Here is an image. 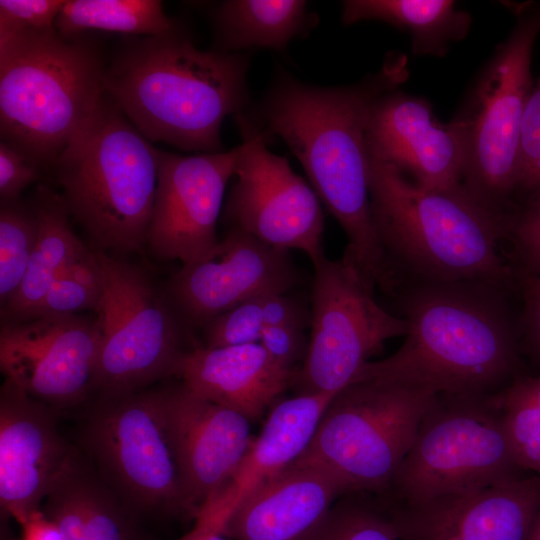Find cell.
<instances>
[{"mask_svg": "<svg viewBox=\"0 0 540 540\" xmlns=\"http://www.w3.org/2000/svg\"><path fill=\"white\" fill-rule=\"evenodd\" d=\"M368 156L410 173L419 186L450 190L462 184L466 159L463 130L441 123L424 98L394 89L373 104L366 133Z\"/></svg>", "mask_w": 540, "mask_h": 540, "instance_id": "d6986e66", "label": "cell"}, {"mask_svg": "<svg viewBox=\"0 0 540 540\" xmlns=\"http://www.w3.org/2000/svg\"><path fill=\"white\" fill-rule=\"evenodd\" d=\"M509 293L480 281H404L396 296L407 325L403 344L364 363L352 382L400 383L434 394L498 393L523 373Z\"/></svg>", "mask_w": 540, "mask_h": 540, "instance_id": "7a4b0ae2", "label": "cell"}, {"mask_svg": "<svg viewBox=\"0 0 540 540\" xmlns=\"http://www.w3.org/2000/svg\"><path fill=\"white\" fill-rule=\"evenodd\" d=\"M364 495L342 496L305 540H399L389 506Z\"/></svg>", "mask_w": 540, "mask_h": 540, "instance_id": "1f68e13d", "label": "cell"}, {"mask_svg": "<svg viewBox=\"0 0 540 540\" xmlns=\"http://www.w3.org/2000/svg\"><path fill=\"white\" fill-rule=\"evenodd\" d=\"M540 33V4L526 6L509 36L481 70L453 118L462 128V184L479 203L506 217L518 188L521 124L533 87L531 56Z\"/></svg>", "mask_w": 540, "mask_h": 540, "instance_id": "9c48e42d", "label": "cell"}, {"mask_svg": "<svg viewBox=\"0 0 540 540\" xmlns=\"http://www.w3.org/2000/svg\"><path fill=\"white\" fill-rule=\"evenodd\" d=\"M435 395L400 383L352 382L333 397L297 460L331 473L345 495L386 496Z\"/></svg>", "mask_w": 540, "mask_h": 540, "instance_id": "ba28073f", "label": "cell"}, {"mask_svg": "<svg viewBox=\"0 0 540 540\" xmlns=\"http://www.w3.org/2000/svg\"><path fill=\"white\" fill-rule=\"evenodd\" d=\"M106 65L83 35L55 28L0 33L1 141L54 167L104 94Z\"/></svg>", "mask_w": 540, "mask_h": 540, "instance_id": "5b68a950", "label": "cell"}, {"mask_svg": "<svg viewBox=\"0 0 540 540\" xmlns=\"http://www.w3.org/2000/svg\"><path fill=\"white\" fill-rule=\"evenodd\" d=\"M527 540H540V511L532 524Z\"/></svg>", "mask_w": 540, "mask_h": 540, "instance_id": "7bdbcfd3", "label": "cell"}, {"mask_svg": "<svg viewBox=\"0 0 540 540\" xmlns=\"http://www.w3.org/2000/svg\"><path fill=\"white\" fill-rule=\"evenodd\" d=\"M317 22L302 0H226L214 14L217 50H284L293 38L307 34Z\"/></svg>", "mask_w": 540, "mask_h": 540, "instance_id": "4316f807", "label": "cell"}, {"mask_svg": "<svg viewBox=\"0 0 540 540\" xmlns=\"http://www.w3.org/2000/svg\"><path fill=\"white\" fill-rule=\"evenodd\" d=\"M237 158V146L187 156L157 149L158 181L145 243L155 257L187 264L218 244L217 222Z\"/></svg>", "mask_w": 540, "mask_h": 540, "instance_id": "2e32d148", "label": "cell"}, {"mask_svg": "<svg viewBox=\"0 0 540 540\" xmlns=\"http://www.w3.org/2000/svg\"><path fill=\"white\" fill-rule=\"evenodd\" d=\"M344 495L331 473L296 460L238 502L223 534L234 540H305Z\"/></svg>", "mask_w": 540, "mask_h": 540, "instance_id": "44dd1931", "label": "cell"}, {"mask_svg": "<svg viewBox=\"0 0 540 540\" xmlns=\"http://www.w3.org/2000/svg\"><path fill=\"white\" fill-rule=\"evenodd\" d=\"M77 458L48 405L9 379L0 390V503L22 525Z\"/></svg>", "mask_w": 540, "mask_h": 540, "instance_id": "ac0fdd59", "label": "cell"}, {"mask_svg": "<svg viewBox=\"0 0 540 540\" xmlns=\"http://www.w3.org/2000/svg\"><path fill=\"white\" fill-rule=\"evenodd\" d=\"M41 178V167L19 149L0 142L1 201L20 199L22 191Z\"/></svg>", "mask_w": 540, "mask_h": 540, "instance_id": "74e56055", "label": "cell"}, {"mask_svg": "<svg viewBox=\"0 0 540 540\" xmlns=\"http://www.w3.org/2000/svg\"><path fill=\"white\" fill-rule=\"evenodd\" d=\"M42 512L63 540H136L131 518L78 457L44 500Z\"/></svg>", "mask_w": 540, "mask_h": 540, "instance_id": "cb8c5ba5", "label": "cell"}, {"mask_svg": "<svg viewBox=\"0 0 540 540\" xmlns=\"http://www.w3.org/2000/svg\"><path fill=\"white\" fill-rule=\"evenodd\" d=\"M336 394H297L275 403L238 468L207 504L227 520L238 502L263 481L294 463L308 448Z\"/></svg>", "mask_w": 540, "mask_h": 540, "instance_id": "603a6c76", "label": "cell"}, {"mask_svg": "<svg viewBox=\"0 0 540 540\" xmlns=\"http://www.w3.org/2000/svg\"><path fill=\"white\" fill-rule=\"evenodd\" d=\"M104 279L97 311L102 342L95 389L103 396L141 391L178 376L190 330L166 294L140 268L95 250Z\"/></svg>", "mask_w": 540, "mask_h": 540, "instance_id": "30bf717a", "label": "cell"}, {"mask_svg": "<svg viewBox=\"0 0 540 540\" xmlns=\"http://www.w3.org/2000/svg\"><path fill=\"white\" fill-rule=\"evenodd\" d=\"M495 398L519 465L540 476V375H518Z\"/></svg>", "mask_w": 540, "mask_h": 540, "instance_id": "f1b7e54d", "label": "cell"}, {"mask_svg": "<svg viewBox=\"0 0 540 540\" xmlns=\"http://www.w3.org/2000/svg\"><path fill=\"white\" fill-rule=\"evenodd\" d=\"M302 282L289 251L230 228L205 256L182 264L166 295L189 329L257 296L287 293Z\"/></svg>", "mask_w": 540, "mask_h": 540, "instance_id": "9a60e30c", "label": "cell"}, {"mask_svg": "<svg viewBox=\"0 0 540 540\" xmlns=\"http://www.w3.org/2000/svg\"><path fill=\"white\" fill-rule=\"evenodd\" d=\"M511 264L516 291L523 302L519 317L521 350L540 367V276Z\"/></svg>", "mask_w": 540, "mask_h": 540, "instance_id": "d590c367", "label": "cell"}, {"mask_svg": "<svg viewBox=\"0 0 540 540\" xmlns=\"http://www.w3.org/2000/svg\"><path fill=\"white\" fill-rule=\"evenodd\" d=\"M65 37L99 30L128 35H160L180 29L158 0H70L55 21Z\"/></svg>", "mask_w": 540, "mask_h": 540, "instance_id": "83f0119b", "label": "cell"}, {"mask_svg": "<svg viewBox=\"0 0 540 540\" xmlns=\"http://www.w3.org/2000/svg\"><path fill=\"white\" fill-rule=\"evenodd\" d=\"M407 78L403 55H391L376 73L344 86L311 85L282 72L252 119L269 138H281L301 163L320 202L346 234L342 258L393 297L402 280L373 224L366 133L375 101Z\"/></svg>", "mask_w": 540, "mask_h": 540, "instance_id": "6da1fadb", "label": "cell"}, {"mask_svg": "<svg viewBox=\"0 0 540 540\" xmlns=\"http://www.w3.org/2000/svg\"><path fill=\"white\" fill-rule=\"evenodd\" d=\"M101 342L98 317L49 315L2 323L0 368L33 398L69 407L95 389Z\"/></svg>", "mask_w": 540, "mask_h": 540, "instance_id": "5bb4252c", "label": "cell"}, {"mask_svg": "<svg viewBox=\"0 0 540 540\" xmlns=\"http://www.w3.org/2000/svg\"><path fill=\"white\" fill-rule=\"evenodd\" d=\"M157 406L178 469L189 517L228 483L253 439L249 420L206 400L182 382L156 390Z\"/></svg>", "mask_w": 540, "mask_h": 540, "instance_id": "e0dca14e", "label": "cell"}, {"mask_svg": "<svg viewBox=\"0 0 540 540\" xmlns=\"http://www.w3.org/2000/svg\"><path fill=\"white\" fill-rule=\"evenodd\" d=\"M38 237L33 202L21 199L0 205V301L3 306L19 288Z\"/></svg>", "mask_w": 540, "mask_h": 540, "instance_id": "4dcf8cb0", "label": "cell"}, {"mask_svg": "<svg viewBox=\"0 0 540 540\" xmlns=\"http://www.w3.org/2000/svg\"><path fill=\"white\" fill-rule=\"evenodd\" d=\"M259 343L277 363L293 371L304 362L309 347L304 329L293 326L265 327Z\"/></svg>", "mask_w": 540, "mask_h": 540, "instance_id": "f35d334b", "label": "cell"}, {"mask_svg": "<svg viewBox=\"0 0 540 540\" xmlns=\"http://www.w3.org/2000/svg\"><path fill=\"white\" fill-rule=\"evenodd\" d=\"M53 170L69 215L97 250L131 253L145 245L158 181L157 148L106 92Z\"/></svg>", "mask_w": 540, "mask_h": 540, "instance_id": "8992f818", "label": "cell"}, {"mask_svg": "<svg viewBox=\"0 0 540 540\" xmlns=\"http://www.w3.org/2000/svg\"><path fill=\"white\" fill-rule=\"evenodd\" d=\"M313 266L309 347L291 384L298 394H337L386 340L404 336L407 325L377 303L375 288L353 263L325 256Z\"/></svg>", "mask_w": 540, "mask_h": 540, "instance_id": "8fae6325", "label": "cell"}, {"mask_svg": "<svg viewBox=\"0 0 540 540\" xmlns=\"http://www.w3.org/2000/svg\"><path fill=\"white\" fill-rule=\"evenodd\" d=\"M399 540H527L540 511V476L389 506Z\"/></svg>", "mask_w": 540, "mask_h": 540, "instance_id": "ffe728a7", "label": "cell"}, {"mask_svg": "<svg viewBox=\"0 0 540 540\" xmlns=\"http://www.w3.org/2000/svg\"><path fill=\"white\" fill-rule=\"evenodd\" d=\"M65 3L62 0H1L0 33L55 28L56 18Z\"/></svg>", "mask_w": 540, "mask_h": 540, "instance_id": "8d00e7d4", "label": "cell"}, {"mask_svg": "<svg viewBox=\"0 0 540 540\" xmlns=\"http://www.w3.org/2000/svg\"><path fill=\"white\" fill-rule=\"evenodd\" d=\"M263 315L266 327L293 326L305 329L311 324V311L288 292L266 295Z\"/></svg>", "mask_w": 540, "mask_h": 540, "instance_id": "ab89813d", "label": "cell"}, {"mask_svg": "<svg viewBox=\"0 0 540 540\" xmlns=\"http://www.w3.org/2000/svg\"><path fill=\"white\" fill-rule=\"evenodd\" d=\"M248 67L247 55L201 50L180 28L125 41L106 67L104 87L147 140L220 153L224 119L249 101Z\"/></svg>", "mask_w": 540, "mask_h": 540, "instance_id": "3957f363", "label": "cell"}, {"mask_svg": "<svg viewBox=\"0 0 540 540\" xmlns=\"http://www.w3.org/2000/svg\"><path fill=\"white\" fill-rule=\"evenodd\" d=\"M379 20L408 31L414 55L444 56L469 32L472 19L451 0H347L342 22Z\"/></svg>", "mask_w": 540, "mask_h": 540, "instance_id": "484cf974", "label": "cell"}, {"mask_svg": "<svg viewBox=\"0 0 540 540\" xmlns=\"http://www.w3.org/2000/svg\"><path fill=\"white\" fill-rule=\"evenodd\" d=\"M242 142L224 219L278 249L304 252L316 264L325 257L321 202L287 158L267 149L268 135L244 112L235 116Z\"/></svg>", "mask_w": 540, "mask_h": 540, "instance_id": "4fadbf2b", "label": "cell"}, {"mask_svg": "<svg viewBox=\"0 0 540 540\" xmlns=\"http://www.w3.org/2000/svg\"><path fill=\"white\" fill-rule=\"evenodd\" d=\"M195 520L191 531L178 540H226L223 534L224 523L217 517L200 512Z\"/></svg>", "mask_w": 540, "mask_h": 540, "instance_id": "b9f144b4", "label": "cell"}, {"mask_svg": "<svg viewBox=\"0 0 540 540\" xmlns=\"http://www.w3.org/2000/svg\"><path fill=\"white\" fill-rule=\"evenodd\" d=\"M21 526L23 540H63L56 525L41 510L33 513Z\"/></svg>", "mask_w": 540, "mask_h": 540, "instance_id": "60d3db41", "label": "cell"}, {"mask_svg": "<svg viewBox=\"0 0 540 540\" xmlns=\"http://www.w3.org/2000/svg\"><path fill=\"white\" fill-rule=\"evenodd\" d=\"M265 297L249 299L206 323L201 328L203 346L217 348L259 343L266 327L263 315Z\"/></svg>", "mask_w": 540, "mask_h": 540, "instance_id": "d6a6232c", "label": "cell"}, {"mask_svg": "<svg viewBox=\"0 0 540 540\" xmlns=\"http://www.w3.org/2000/svg\"><path fill=\"white\" fill-rule=\"evenodd\" d=\"M103 290V272L96 252L86 247L61 269L29 319L75 315L85 310L97 312Z\"/></svg>", "mask_w": 540, "mask_h": 540, "instance_id": "f546056e", "label": "cell"}, {"mask_svg": "<svg viewBox=\"0 0 540 540\" xmlns=\"http://www.w3.org/2000/svg\"><path fill=\"white\" fill-rule=\"evenodd\" d=\"M295 371L277 363L260 343L208 348L184 357L178 376L198 396L249 421L261 417L291 384Z\"/></svg>", "mask_w": 540, "mask_h": 540, "instance_id": "7402d4cb", "label": "cell"}, {"mask_svg": "<svg viewBox=\"0 0 540 540\" xmlns=\"http://www.w3.org/2000/svg\"><path fill=\"white\" fill-rule=\"evenodd\" d=\"M517 191L525 198L540 194V78L533 84L523 113Z\"/></svg>", "mask_w": 540, "mask_h": 540, "instance_id": "e575fe53", "label": "cell"}, {"mask_svg": "<svg viewBox=\"0 0 540 540\" xmlns=\"http://www.w3.org/2000/svg\"><path fill=\"white\" fill-rule=\"evenodd\" d=\"M373 224L403 281H480L516 291L500 251L506 218L479 203L463 184L430 190L390 163L368 156Z\"/></svg>", "mask_w": 540, "mask_h": 540, "instance_id": "277c9868", "label": "cell"}, {"mask_svg": "<svg viewBox=\"0 0 540 540\" xmlns=\"http://www.w3.org/2000/svg\"><path fill=\"white\" fill-rule=\"evenodd\" d=\"M103 397L85 439L107 480L132 510L189 517L156 390Z\"/></svg>", "mask_w": 540, "mask_h": 540, "instance_id": "7c38bea8", "label": "cell"}, {"mask_svg": "<svg viewBox=\"0 0 540 540\" xmlns=\"http://www.w3.org/2000/svg\"><path fill=\"white\" fill-rule=\"evenodd\" d=\"M506 239L513 245L509 261L540 276V194L524 198L510 211Z\"/></svg>", "mask_w": 540, "mask_h": 540, "instance_id": "836d02e7", "label": "cell"}, {"mask_svg": "<svg viewBox=\"0 0 540 540\" xmlns=\"http://www.w3.org/2000/svg\"><path fill=\"white\" fill-rule=\"evenodd\" d=\"M32 202L38 217L37 242L19 288L1 306L2 323L29 319L61 269L86 248L70 226L61 194L39 185Z\"/></svg>", "mask_w": 540, "mask_h": 540, "instance_id": "d4e9b609", "label": "cell"}, {"mask_svg": "<svg viewBox=\"0 0 540 540\" xmlns=\"http://www.w3.org/2000/svg\"><path fill=\"white\" fill-rule=\"evenodd\" d=\"M525 474L495 394H436L385 497L414 505Z\"/></svg>", "mask_w": 540, "mask_h": 540, "instance_id": "52a82bcc", "label": "cell"}]
</instances>
